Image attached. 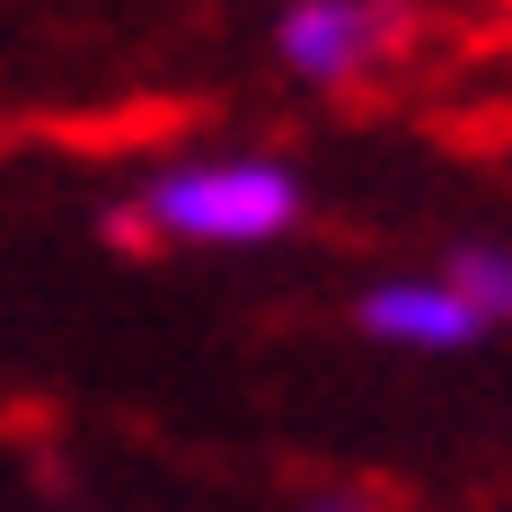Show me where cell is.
<instances>
[{
	"mask_svg": "<svg viewBox=\"0 0 512 512\" xmlns=\"http://www.w3.org/2000/svg\"><path fill=\"white\" fill-rule=\"evenodd\" d=\"M301 177L283 159H186L142 186V221L195 248H256L301 221Z\"/></svg>",
	"mask_w": 512,
	"mask_h": 512,
	"instance_id": "cell-1",
	"label": "cell"
},
{
	"mask_svg": "<svg viewBox=\"0 0 512 512\" xmlns=\"http://www.w3.org/2000/svg\"><path fill=\"white\" fill-rule=\"evenodd\" d=\"M398 45V9L389 0H292L283 27H274V53L301 71V80H354L362 62Z\"/></svg>",
	"mask_w": 512,
	"mask_h": 512,
	"instance_id": "cell-2",
	"label": "cell"
},
{
	"mask_svg": "<svg viewBox=\"0 0 512 512\" xmlns=\"http://www.w3.org/2000/svg\"><path fill=\"white\" fill-rule=\"evenodd\" d=\"M362 336H380V345H407V354H460L486 336V318L442 283V274H389V283H371L362 292Z\"/></svg>",
	"mask_w": 512,
	"mask_h": 512,
	"instance_id": "cell-3",
	"label": "cell"
},
{
	"mask_svg": "<svg viewBox=\"0 0 512 512\" xmlns=\"http://www.w3.org/2000/svg\"><path fill=\"white\" fill-rule=\"evenodd\" d=\"M442 283H451L486 327H504V318H512V248H495V239H468V248L442 265Z\"/></svg>",
	"mask_w": 512,
	"mask_h": 512,
	"instance_id": "cell-4",
	"label": "cell"
},
{
	"mask_svg": "<svg viewBox=\"0 0 512 512\" xmlns=\"http://www.w3.org/2000/svg\"><path fill=\"white\" fill-rule=\"evenodd\" d=\"M301 512H371V504H362V495H345V486H336V495H309Z\"/></svg>",
	"mask_w": 512,
	"mask_h": 512,
	"instance_id": "cell-5",
	"label": "cell"
}]
</instances>
